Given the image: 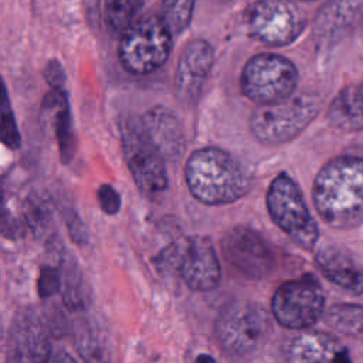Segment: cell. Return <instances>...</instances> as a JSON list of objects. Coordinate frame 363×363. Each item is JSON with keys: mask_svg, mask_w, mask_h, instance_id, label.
I'll return each mask as SVG.
<instances>
[{"mask_svg": "<svg viewBox=\"0 0 363 363\" xmlns=\"http://www.w3.org/2000/svg\"><path fill=\"white\" fill-rule=\"evenodd\" d=\"M214 51L204 40L187 43L179 57L174 71V95L186 105L194 104L213 68Z\"/></svg>", "mask_w": 363, "mask_h": 363, "instance_id": "cell-14", "label": "cell"}, {"mask_svg": "<svg viewBox=\"0 0 363 363\" xmlns=\"http://www.w3.org/2000/svg\"><path fill=\"white\" fill-rule=\"evenodd\" d=\"M271 319L265 308L251 301H233L218 313L214 333L220 346L231 354L254 352L265 340Z\"/></svg>", "mask_w": 363, "mask_h": 363, "instance_id": "cell-9", "label": "cell"}, {"mask_svg": "<svg viewBox=\"0 0 363 363\" xmlns=\"http://www.w3.org/2000/svg\"><path fill=\"white\" fill-rule=\"evenodd\" d=\"M288 1H292V3H295V1H315V0H288Z\"/></svg>", "mask_w": 363, "mask_h": 363, "instance_id": "cell-32", "label": "cell"}, {"mask_svg": "<svg viewBox=\"0 0 363 363\" xmlns=\"http://www.w3.org/2000/svg\"><path fill=\"white\" fill-rule=\"evenodd\" d=\"M162 271L177 272L193 291H211L221 279V267L207 237H189L166 247L156 258Z\"/></svg>", "mask_w": 363, "mask_h": 363, "instance_id": "cell-4", "label": "cell"}, {"mask_svg": "<svg viewBox=\"0 0 363 363\" xmlns=\"http://www.w3.org/2000/svg\"><path fill=\"white\" fill-rule=\"evenodd\" d=\"M98 203L104 213L112 216L116 214L121 208V196L112 186L102 184L98 189Z\"/></svg>", "mask_w": 363, "mask_h": 363, "instance_id": "cell-28", "label": "cell"}, {"mask_svg": "<svg viewBox=\"0 0 363 363\" xmlns=\"http://www.w3.org/2000/svg\"><path fill=\"white\" fill-rule=\"evenodd\" d=\"M315 264L328 281L353 295L363 296V269L346 251L325 247L316 252Z\"/></svg>", "mask_w": 363, "mask_h": 363, "instance_id": "cell-17", "label": "cell"}, {"mask_svg": "<svg viewBox=\"0 0 363 363\" xmlns=\"http://www.w3.org/2000/svg\"><path fill=\"white\" fill-rule=\"evenodd\" d=\"M296 84V67L288 58L274 52H261L251 57L240 78L242 94L258 106L291 98Z\"/></svg>", "mask_w": 363, "mask_h": 363, "instance_id": "cell-8", "label": "cell"}, {"mask_svg": "<svg viewBox=\"0 0 363 363\" xmlns=\"http://www.w3.org/2000/svg\"><path fill=\"white\" fill-rule=\"evenodd\" d=\"M50 330L34 311L21 309L13 319L6 343V363H47Z\"/></svg>", "mask_w": 363, "mask_h": 363, "instance_id": "cell-12", "label": "cell"}, {"mask_svg": "<svg viewBox=\"0 0 363 363\" xmlns=\"http://www.w3.org/2000/svg\"><path fill=\"white\" fill-rule=\"evenodd\" d=\"M220 1H230V0H220Z\"/></svg>", "mask_w": 363, "mask_h": 363, "instance_id": "cell-33", "label": "cell"}, {"mask_svg": "<svg viewBox=\"0 0 363 363\" xmlns=\"http://www.w3.org/2000/svg\"><path fill=\"white\" fill-rule=\"evenodd\" d=\"M318 96L302 94L282 102L258 106L250 118V130L261 143L279 145L298 136L318 115Z\"/></svg>", "mask_w": 363, "mask_h": 363, "instance_id": "cell-5", "label": "cell"}, {"mask_svg": "<svg viewBox=\"0 0 363 363\" xmlns=\"http://www.w3.org/2000/svg\"><path fill=\"white\" fill-rule=\"evenodd\" d=\"M363 21V0H329L316 14L312 35L320 45L343 38Z\"/></svg>", "mask_w": 363, "mask_h": 363, "instance_id": "cell-15", "label": "cell"}, {"mask_svg": "<svg viewBox=\"0 0 363 363\" xmlns=\"http://www.w3.org/2000/svg\"><path fill=\"white\" fill-rule=\"evenodd\" d=\"M323 309V289L311 275L284 282L277 288L271 299L274 318L288 329L311 328L320 319Z\"/></svg>", "mask_w": 363, "mask_h": 363, "instance_id": "cell-11", "label": "cell"}, {"mask_svg": "<svg viewBox=\"0 0 363 363\" xmlns=\"http://www.w3.org/2000/svg\"><path fill=\"white\" fill-rule=\"evenodd\" d=\"M196 363H217V362H216V359L213 356L203 353V354H199L196 357Z\"/></svg>", "mask_w": 363, "mask_h": 363, "instance_id": "cell-31", "label": "cell"}, {"mask_svg": "<svg viewBox=\"0 0 363 363\" xmlns=\"http://www.w3.org/2000/svg\"><path fill=\"white\" fill-rule=\"evenodd\" d=\"M44 79L51 86V89H61V91L64 89L67 78H65V71L60 64V61L51 60L47 64L44 69Z\"/></svg>", "mask_w": 363, "mask_h": 363, "instance_id": "cell-29", "label": "cell"}, {"mask_svg": "<svg viewBox=\"0 0 363 363\" xmlns=\"http://www.w3.org/2000/svg\"><path fill=\"white\" fill-rule=\"evenodd\" d=\"M145 0H105L104 16L108 27L123 33L138 20Z\"/></svg>", "mask_w": 363, "mask_h": 363, "instance_id": "cell-23", "label": "cell"}, {"mask_svg": "<svg viewBox=\"0 0 363 363\" xmlns=\"http://www.w3.org/2000/svg\"><path fill=\"white\" fill-rule=\"evenodd\" d=\"M43 108L47 111H52V123L58 142L60 157L62 163H69L74 157L77 142L65 89H51L44 98Z\"/></svg>", "mask_w": 363, "mask_h": 363, "instance_id": "cell-20", "label": "cell"}, {"mask_svg": "<svg viewBox=\"0 0 363 363\" xmlns=\"http://www.w3.org/2000/svg\"><path fill=\"white\" fill-rule=\"evenodd\" d=\"M225 261L241 275L259 279L272 268V252L265 240L252 228L237 225L221 240Z\"/></svg>", "mask_w": 363, "mask_h": 363, "instance_id": "cell-13", "label": "cell"}, {"mask_svg": "<svg viewBox=\"0 0 363 363\" xmlns=\"http://www.w3.org/2000/svg\"><path fill=\"white\" fill-rule=\"evenodd\" d=\"M288 363H352L347 347L326 332H303L286 350Z\"/></svg>", "mask_w": 363, "mask_h": 363, "instance_id": "cell-16", "label": "cell"}, {"mask_svg": "<svg viewBox=\"0 0 363 363\" xmlns=\"http://www.w3.org/2000/svg\"><path fill=\"white\" fill-rule=\"evenodd\" d=\"M172 31L162 16L138 18L123 33L118 57L123 69L133 75H147L159 69L172 50Z\"/></svg>", "mask_w": 363, "mask_h": 363, "instance_id": "cell-3", "label": "cell"}, {"mask_svg": "<svg viewBox=\"0 0 363 363\" xmlns=\"http://www.w3.org/2000/svg\"><path fill=\"white\" fill-rule=\"evenodd\" d=\"M312 199L320 218L337 230L363 221V159L337 156L318 172Z\"/></svg>", "mask_w": 363, "mask_h": 363, "instance_id": "cell-1", "label": "cell"}, {"mask_svg": "<svg viewBox=\"0 0 363 363\" xmlns=\"http://www.w3.org/2000/svg\"><path fill=\"white\" fill-rule=\"evenodd\" d=\"M326 119L342 130H363V81L343 88L333 98Z\"/></svg>", "mask_w": 363, "mask_h": 363, "instance_id": "cell-19", "label": "cell"}, {"mask_svg": "<svg viewBox=\"0 0 363 363\" xmlns=\"http://www.w3.org/2000/svg\"><path fill=\"white\" fill-rule=\"evenodd\" d=\"M248 35L268 47L295 41L305 28L303 13L288 0H255L244 11Z\"/></svg>", "mask_w": 363, "mask_h": 363, "instance_id": "cell-10", "label": "cell"}, {"mask_svg": "<svg viewBox=\"0 0 363 363\" xmlns=\"http://www.w3.org/2000/svg\"><path fill=\"white\" fill-rule=\"evenodd\" d=\"M143 125L163 157L174 159L184 149V138L177 116L163 108L155 106L142 116Z\"/></svg>", "mask_w": 363, "mask_h": 363, "instance_id": "cell-18", "label": "cell"}, {"mask_svg": "<svg viewBox=\"0 0 363 363\" xmlns=\"http://www.w3.org/2000/svg\"><path fill=\"white\" fill-rule=\"evenodd\" d=\"M62 279H61V274L57 268L54 267H44L40 272L38 277V284H37V291L40 298H50L52 295H55L60 288H61Z\"/></svg>", "mask_w": 363, "mask_h": 363, "instance_id": "cell-27", "label": "cell"}, {"mask_svg": "<svg viewBox=\"0 0 363 363\" xmlns=\"http://www.w3.org/2000/svg\"><path fill=\"white\" fill-rule=\"evenodd\" d=\"M47 363H77V362H75V359L71 354L60 350V352L51 353V356H50Z\"/></svg>", "mask_w": 363, "mask_h": 363, "instance_id": "cell-30", "label": "cell"}, {"mask_svg": "<svg viewBox=\"0 0 363 363\" xmlns=\"http://www.w3.org/2000/svg\"><path fill=\"white\" fill-rule=\"evenodd\" d=\"M123 157L138 189L147 194H159L167 187L164 157L149 136L142 118L128 116L121 122Z\"/></svg>", "mask_w": 363, "mask_h": 363, "instance_id": "cell-6", "label": "cell"}, {"mask_svg": "<svg viewBox=\"0 0 363 363\" xmlns=\"http://www.w3.org/2000/svg\"><path fill=\"white\" fill-rule=\"evenodd\" d=\"M184 177L191 196L207 206L234 203L251 189L248 172L218 147L194 150L186 162Z\"/></svg>", "mask_w": 363, "mask_h": 363, "instance_id": "cell-2", "label": "cell"}, {"mask_svg": "<svg viewBox=\"0 0 363 363\" xmlns=\"http://www.w3.org/2000/svg\"><path fill=\"white\" fill-rule=\"evenodd\" d=\"M196 0H162V18L172 34L183 33L190 24Z\"/></svg>", "mask_w": 363, "mask_h": 363, "instance_id": "cell-24", "label": "cell"}, {"mask_svg": "<svg viewBox=\"0 0 363 363\" xmlns=\"http://www.w3.org/2000/svg\"><path fill=\"white\" fill-rule=\"evenodd\" d=\"M75 346L86 363H109L111 349L104 330L95 323H84L77 330Z\"/></svg>", "mask_w": 363, "mask_h": 363, "instance_id": "cell-21", "label": "cell"}, {"mask_svg": "<svg viewBox=\"0 0 363 363\" xmlns=\"http://www.w3.org/2000/svg\"><path fill=\"white\" fill-rule=\"evenodd\" d=\"M325 322L339 333L363 339V305H333L325 312Z\"/></svg>", "mask_w": 363, "mask_h": 363, "instance_id": "cell-22", "label": "cell"}, {"mask_svg": "<svg viewBox=\"0 0 363 363\" xmlns=\"http://www.w3.org/2000/svg\"><path fill=\"white\" fill-rule=\"evenodd\" d=\"M1 140L9 149H18L21 145V136L16 123L14 113L9 101V95L4 86L1 101Z\"/></svg>", "mask_w": 363, "mask_h": 363, "instance_id": "cell-25", "label": "cell"}, {"mask_svg": "<svg viewBox=\"0 0 363 363\" xmlns=\"http://www.w3.org/2000/svg\"><path fill=\"white\" fill-rule=\"evenodd\" d=\"M267 208L272 221L299 247L313 250L319 238V228L313 220L302 191L286 174H278L267 191Z\"/></svg>", "mask_w": 363, "mask_h": 363, "instance_id": "cell-7", "label": "cell"}, {"mask_svg": "<svg viewBox=\"0 0 363 363\" xmlns=\"http://www.w3.org/2000/svg\"><path fill=\"white\" fill-rule=\"evenodd\" d=\"M26 220L35 235H43L51 224V211L41 199H31L27 204Z\"/></svg>", "mask_w": 363, "mask_h": 363, "instance_id": "cell-26", "label": "cell"}]
</instances>
